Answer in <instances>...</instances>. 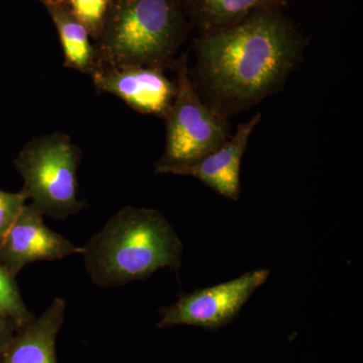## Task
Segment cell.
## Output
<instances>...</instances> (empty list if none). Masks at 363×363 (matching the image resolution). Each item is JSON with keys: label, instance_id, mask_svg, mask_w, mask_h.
Masks as SVG:
<instances>
[{"label": "cell", "instance_id": "6da1fadb", "mask_svg": "<svg viewBox=\"0 0 363 363\" xmlns=\"http://www.w3.org/2000/svg\"><path fill=\"white\" fill-rule=\"evenodd\" d=\"M306 39L283 9L255 11L195 40L196 87L224 118L278 93L300 63Z\"/></svg>", "mask_w": 363, "mask_h": 363}, {"label": "cell", "instance_id": "7a4b0ae2", "mask_svg": "<svg viewBox=\"0 0 363 363\" xmlns=\"http://www.w3.org/2000/svg\"><path fill=\"white\" fill-rule=\"evenodd\" d=\"M183 243L156 209L124 207L82 247L91 279L99 286L145 281L169 267L178 274Z\"/></svg>", "mask_w": 363, "mask_h": 363}, {"label": "cell", "instance_id": "3957f363", "mask_svg": "<svg viewBox=\"0 0 363 363\" xmlns=\"http://www.w3.org/2000/svg\"><path fill=\"white\" fill-rule=\"evenodd\" d=\"M192 28L183 0H111L94 43L97 69L173 68L177 52Z\"/></svg>", "mask_w": 363, "mask_h": 363}, {"label": "cell", "instance_id": "277c9868", "mask_svg": "<svg viewBox=\"0 0 363 363\" xmlns=\"http://www.w3.org/2000/svg\"><path fill=\"white\" fill-rule=\"evenodd\" d=\"M176 95L164 116L166 143L157 174L180 175L230 138L228 119L203 99L188 67L187 55L176 60Z\"/></svg>", "mask_w": 363, "mask_h": 363}, {"label": "cell", "instance_id": "5b68a950", "mask_svg": "<svg viewBox=\"0 0 363 363\" xmlns=\"http://www.w3.org/2000/svg\"><path fill=\"white\" fill-rule=\"evenodd\" d=\"M81 150L66 133L38 136L26 143L14 164L23 180L21 192L43 215L66 219L85 209L78 197Z\"/></svg>", "mask_w": 363, "mask_h": 363}, {"label": "cell", "instance_id": "8992f818", "mask_svg": "<svg viewBox=\"0 0 363 363\" xmlns=\"http://www.w3.org/2000/svg\"><path fill=\"white\" fill-rule=\"evenodd\" d=\"M269 269L247 272L238 278L183 294L174 304L160 310V329L178 325L217 330L231 323L257 289L269 279Z\"/></svg>", "mask_w": 363, "mask_h": 363}, {"label": "cell", "instance_id": "52a82bcc", "mask_svg": "<svg viewBox=\"0 0 363 363\" xmlns=\"http://www.w3.org/2000/svg\"><path fill=\"white\" fill-rule=\"evenodd\" d=\"M98 92L113 95L138 113L164 118L176 95V82L164 69L150 66L100 68L90 75Z\"/></svg>", "mask_w": 363, "mask_h": 363}, {"label": "cell", "instance_id": "ba28073f", "mask_svg": "<svg viewBox=\"0 0 363 363\" xmlns=\"http://www.w3.org/2000/svg\"><path fill=\"white\" fill-rule=\"evenodd\" d=\"M82 247L45 225L44 215L26 204L0 245V264L13 276L32 262H51L81 255Z\"/></svg>", "mask_w": 363, "mask_h": 363}, {"label": "cell", "instance_id": "9c48e42d", "mask_svg": "<svg viewBox=\"0 0 363 363\" xmlns=\"http://www.w3.org/2000/svg\"><path fill=\"white\" fill-rule=\"evenodd\" d=\"M262 121L257 113L247 123L240 124L221 147L199 162L181 172L179 176L193 177L231 201L240 197V168L250 136Z\"/></svg>", "mask_w": 363, "mask_h": 363}, {"label": "cell", "instance_id": "30bf717a", "mask_svg": "<svg viewBox=\"0 0 363 363\" xmlns=\"http://www.w3.org/2000/svg\"><path fill=\"white\" fill-rule=\"evenodd\" d=\"M66 309L65 301L56 298L42 315L18 327L0 352V363H58L56 340Z\"/></svg>", "mask_w": 363, "mask_h": 363}, {"label": "cell", "instance_id": "8fae6325", "mask_svg": "<svg viewBox=\"0 0 363 363\" xmlns=\"http://www.w3.org/2000/svg\"><path fill=\"white\" fill-rule=\"evenodd\" d=\"M192 28L210 35L245 20L260 9H284L288 0H183Z\"/></svg>", "mask_w": 363, "mask_h": 363}, {"label": "cell", "instance_id": "7c38bea8", "mask_svg": "<svg viewBox=\"0 0 363 363\" xmlns=\"http://www.w3.org/2000/svg\"><path fill=\"white\" fill-rule=\"evenodd\" d=\"M45 7L61 40L65 67L90 76L97 69V52L90 33L61 2L54 0Z\"/></svg>", "mask_w": 363, "mask_h": 363}, {"label": "cell", "instance_id": "4fadbf2b", "mask_svg": "<svg viewBox=\"0 0 363 363\" xmlns=\"http://www.w3.org/2000/svg\"><path fill=\"white\" fill-rule=\"evenodd\" d=\"M0 316L11 320L18 327L33 321L35 316L26 307L16 277L0 264Z\"/></svg>", "mask_w": 363, "mask_h": 363}, {"label": "cell", "instance_id": "5bb4252c", "mask_svg": "<svg viewBox=\"0 0 363 363\" xmlns=\"http://www.w3.org/2000/svg\"><path fill=\"white\" fill-rule=\"evenodd\" d=\"M85 26L93 43L96 42L104 28L111 0H56Z\"/></svg>", "mask_w": 363, "mask_h": 363}, {"label": "cell", "instance_id": "9a60e30c", "mask_svg": "<svg viewBox=\"0 0 363 363\" xmlns=\"http://www.w3.org/2000/svg\"><path fill=\"white\" fill-rule=\"evenodd\" d=\"M26 201L28 198L21 191L11 193L0 189V245L25 207Z\"/></svg>", "mask_w": 363, "mask_h": 363}, {"label": "cell", "instance_id": "2e32d148", "mask_svg": "<svg viewBox=\"0 0 363 363\" xmlns=\"http://www.w3.org/2000/svg\"><path fill=\"white\" fill-rule=\"evenodd\" d=\"M18 328V325L11 320L0 316V352L4 350Z\"/></svg>", "mask_w": 363, "mask_h": 363}, {"label": "cell", "instance_id": "e0dca14e", "mask_svg": "<svg viewBox=\"0 0 363 363\" xmlns=\"http://www.w3.org/2000/svg\"><path fill=\"white\" fill-rule=\"evenodd\" d=\"M40 1H42L43 4H44L45 6H48V4H52V2L54 1V0H40Z\"/></svg>", "mask_w": 363, "mask_h": 363}]
</instances>
